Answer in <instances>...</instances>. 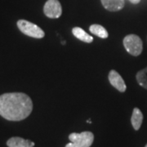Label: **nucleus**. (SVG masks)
<instances>
[{"mask_svg": "<svg viewBox=\"0 0 147 147\" xmlns=\"http://www.w3.org/2000/svg\"><path fill=\"white\" fill-rule=\"evenodd\" d=\"M33 110V102L22 92H8L0 96V115L9 121L26 119Z\"/></svg>", "mask_w": 147, "mask_h": 147, "instance_id": "obj_1", "label": "nucleus"}, {"mask_svg": "<svg viewBox=\"0 0 147 147\" xmlns=\"http://www.w3.org/2000/svg\"><path fill=\"white\" fill-rule=\"evenodd\" d=\"M17 27L24 34L34 38H42L45 35V33L40 27L26 20L17 21Z\"/></svg>", "mask_w": 147, "mask_h": 147, "instance_id": "obj_2", "label": "nucleus"}, {"mask_svg": "<svg viewBox=\"0 0 147 147\" xmlns=\"http://www.w3.org/2000/svg\"><path fill=\"white\" fill-rule=\"evenodd\" d=\"M123 46L127 52L134 57H137L142 53L143 43L140 37L136 34L127 35L123 38Z\"/></svg>", "mask_w": 147, "mask_h": 147, "instance_id": "obj_3", "label": "nucleus"}, {"mask_svg": "<svg viewBox=\"0 0 147 147\" xmlns=\"http://www.w3.org/2000/svg\"><path fill=\"white\" fill-rule=\"evenodd\" d=\"M69 139L78 147H90L94 141V135L91 131H83L81 133L73 132L69 134Z\"/></svg>", "mask_w": 147, "mask_h": 147, "instance_id": "obj_4", "label": "nucleus"}, {"mask_svg": "<svg viewBox=\"0 0 147 147\" xmlns=\"http://www.w3.org/2000/svg\"><path fill=\"white\" fill-rule=\"evenodd\" d=\"M43 11L47 17L56 19L61 16L62 8L58 0H47L43 7Z\"/></svg>", "mask_w": 147, "mask_h": 147, "instance_id": "obj_5", "label": "nucleus"}, {"mask_svg": "<svg viewBox=\"0 0 147 147\" xmlns=\"http://www.w3.org/2000/svg\"><path fill=\"white\" fill-rule=\"evenodd\" d=\"M109 81H110V84L115 88L118 91H119L121 92H124L127 89V86L125 84L124 80L121 77V75L118 73L116 70H110L109 73Z\"/></svg>", "mask_w": 147, "mask_h": 147, "instance_id": "obj_6", "label": "nucleus"}, {"mask_svg": "<svg viewBox=\"0 0 147 147\" xmlns=\"http://www.w3.org/2000/svg\"><path fill=\"white\" fill-rule=\"evenodd\" d=\"M103 7L110 11H118L124 7V0H100Z\"/></svg>", "mask_w": 147, "mask_h": 147, "instance_id": "obj_7", "label": "nucleus"}, {"mask_svg": "<svg viewBox=\"0 0 147 147\" xmlns=\"http://www.w3.org/2000/svg\"><path fill=\"white\" fill-rule=\"evenodd\" d=\"M34 142L18 137H11L7 142L8 147H34Z\"/></svg>", "mask_w": 147, "mask_h": 147, "instance_id": "obj_8", "label": "nucleus"}, {"mask_svg": "<svg viewBox=\"0 0 147 147\" xmlns=\"http://www.w3.org/2000/svg\"><path fill=\"white\" fill-rule=\"evenodd\" d=\"M142 121H143V115H142V111L138 108H134L132 111V115H131V125L135 130L137 131L140 129V127L142 126Z\"/></svg>", "mask_w": 147, "mask_h": 147, "instance_id": "obj_9", "label": "nucleus"}, {"mask_svg": "<svg viewBox=\"0 0 147 147\" xmlns=\"http://www.w3.org/2000/svg\"><path fill=\"white\" fill-rule=\"evenodd\" d=\"M72 33L74 36L76 37L78 39L83 41L84 42H88L90 43L93 41V38L88 34L86 31H84V30L80 27H74L72 30Z\"/></svg>", "mask_w": 147, "mask_h": 147, "instance_id": "obj_10", "label": "nucleus"}, {"mask_svg": "<svg viewBox=\"0 0 147 147\" xmlns=\"http://www.w3.org/2000/svg\"><path fill=\"white\" fill-rule=\"evenodd\" d=\"M89 30L92 34H93L96 35V36L100 37L101 38H108V32L105 30V28H104L100 25H97V24L92 25L90 26Z\"/></svg>", "mask_w": 147, "mask_h": 147, "instance_id": "obj_11", "label": "nucleus"}, {"mask_svg": "<svg viewBox=\"0 0 147 147\" xmlns=\"http://www.w3.org/2000/svg\"><path fill=\"white\" fill-rule=\"evenodd\" d=\"M137 83L142 86V88L147 89V67L138 71L137 74Z\"/></svg>", "mask_w": 147, "mask_h": 147, "instance_id": "obj_12", "label": "nucleus"}, {"mask_svg": "<svg viewBox=\"0 0 147 147\" xmlns=\"http://www.w3.org/2000/svg\"><path fill=\"white\" fill-rule=\"evenodd\" d=\"M65 147H78V146H76L74 144L73 142H70V143H68V144L65 146Z\"/></svg>", "mask_w": 147, "mask_h": 147, "instance_id": "obj_13", "label": "nucleus"}, {"mask_svg": "<svg viewBox=\"0 0 147 147\" xmlns=\"http://www.w3.org/2000/svg\"><path fill=\"white\" fill-rule=\"evenodd\" d=\"M129 1L131 2V3H133V4H137V3H140L141 0H129Z\"/></svg>", "mask_w": 147, "mask_h": 147, "instance_id": "obj_14", "label": "nucleus"}, {"mask_svg": "<svg viewBox=\"0 0 147 147\" xmlns=\"http://www.w3.org/2000/svg\"><path fill=\"white\" fill-rule=\"evenodd\" d=\"M87 122H88V123H92V122H91V120H90V119H88V120L87 121Z\"/></svg>", "mask_w": 147, "mask_h": 147, "instance_id": "obj_15", "label": "nucleus"}, {"mask_svg": "<svg viewBox=\"0 0 147 147\" xmlns=\"http://www.w3.org/2000/svg\"><path fill=\"white\" fill-rule=\"evenodd\" d=\"M145 147H147V144H146V146H145Z\"/></svg>", "mask_w": 147, "mask_h": 147, "instance_id": "obj_16", "label": "nucleus"}]
</instances>
